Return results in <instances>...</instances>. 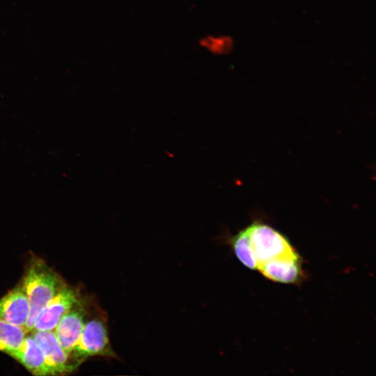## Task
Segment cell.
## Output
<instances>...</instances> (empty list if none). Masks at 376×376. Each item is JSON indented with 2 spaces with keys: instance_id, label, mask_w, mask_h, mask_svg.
<instances>
[{
  "instance_id": "cell-1",
  "label": "cell",
  "mask_w": 376,
  "mask_h": 376,
  "mask_svg": "<svg viewBox=\"0 0 376 376\" xmlns=\"http://www.w3.org/2000/svg\"><path fill=\"white\" fill-rule=\"evenodd\" d=\"M29 302V314L24 327L31 332L35 320L47 302L66 283L41 258L32 254L19 281Z\"/></svg>"
},
{
  "instance_id": "cell-2",
  "label": "cell",
  "mask_w": 376,
  "mask_h": 376,
  "mask_svg": "<svg viewBox=\"0 0 376 376\" xmlns=\"http://www.w3.org/2000/svg\"><path fill=\"white\" fill-rule=\"evenodd\" d=\"M68 356L75 371L91 357L119 359L110 343L107 315L92 297L80 338Z\"/></svg>"
},
{
  "instance_id": "cell-3",
  "label": "cell",
  "mask_w": 376,
  "mask_h": 376,
  "mask_svg": "<svg viewBox=\"0 0 376 376\" xmlns=\"http://www.w3.org/2000/svg\"><path fill=\"white\" fill-rule=\"evenodd\" d=\"M244 229L255 260L256 270L269 261L299 255L285 235L260 220L253 221Z\"/></svg>"
},
{
  "instance_id": "cell-4",
  "label": "cell",
  "mask_w": 376,
  "mask_h": 376,
  "mask_svg": "<svg viewBox=\"0 0 376 376\" xmlns=\"http://www.w3.org/2000/svg\"><path fill=\"white\" fill-rule=\"evenodd\" d=\"M91 297L81 293L61 318L54 331L64 351L69 354L81 334Z\"/></svg>"
},
{
  "instance_id": "cell-5",
  "label": "cell",
  "mask_w": 376,
  "mask_h": 376,
  "mask_svg": "<svg viewBox=\"0 0 376 376\" xmlns=\"http://www.w3.org/2000/svg\"><path fill=\"white\" fill-rule=\"evenodd\" d=\"M81 293L78 288L65 283L39 312L32 331H54Z\"/></svg>"
},
{
  "instance_id": "cell-6",
  "label": "cell",
  "mask_w": 376,
  "mask_h": 376,
  "mask_svg": "<svg viewBox=\"0 0 376 376\" xmlns=\"http://www.w3.org/2000/svg\"><path fill=\"white\" fill-rule=\"evenodd\" d=\"M40 347L50 375H67L75 371L68 354L58 341L54 331L30 332Z\"/></svg>"
},
{
  "instance_id": "cell-7",
  "label": "cell",
  "mask_w": 376,
  "mask_h": 376,
  "mask_svg": "<svg viewBox=\"0 0 376 376\" xmlns=\"http://www.w3.org/2000/svg\"><path fill=\"white\" fill-rule=\"evenodd\" d=\"M300 255L269 261L258 271L269 280L285 284H299L305 276Z\"/></svg>"
},
{
  "instance_id": "cell-8",
  "label": "cell",
  "mask_w": 376,
  "mask_h": 376,
  "mask_svg": "<svg viewBox=\"0 0 376 376\" xmlns=\"http://www.w3.org/2000/svg\"><path fill=\"white\" fill-rule=\"evenodd\" d=\"M29 302L20 282L0 298V320L24 329L29 314Z\"/></svg>"
},
{
  "instance_id": "cell-9",
  "label": "cell",
  "mask_w": 376,
  "mask_h": 376,
  "mask_svg": "<svg viewBox=\"0 0 376 376\" xmlns=\"http://www.w3.org/2000/svg\"><path fill=\"white\" fill-rule=\"evenodd\" d=\"M10 357L32 375H50L42 351L30 332L26 334L21 345Z\"/></svg>"
},
{
  "instance_id": "cell-10",
  "label": "cell",
  "mask_w": 376,
  "mask_h": 376,
  "mask_svg": "<svg viewBox=\"0 0 376 376\" xmlns=\"http://www.w3.org/2000/svg\"><path fill=\"white\" fill-rule=\"evenodd\" d=\"M26 334L22 327L0 320V352L10 357L19 347Z\"/></svg>"
},
{
  "instance_id": "cell-11",
  "label": "cell",
  "mask_w": 376,
  "mask_h": 376,
  "mask_svg": "<svg viewBox=\"0 0 376 376\" xmlns=\"http://www.w3.org/2000/svg\"><path fill=\"white\" fill-rule=\"evenodd\" d=\"M233 252L240 263L247 268L256 270V263L249 246L247 235L242 229L229 238Z\"/></svg>"
},
{
  "instance_id": "cell-12",
  "label": "cell",
  "mask_w": 376,
  "mask_h": 376,
  "mask_svg": "<svg viewBox=\"0 0 376 376\" xmlns=\"http://www.w3.org/2000/svg\"><path fill=\"white\" fill-rule=\"evenodd\" d=\"M199 45L212 54L222 55L231 51L233 41L228 36L208 35L200 39Z\"/></svg>"
}]
</instances>
